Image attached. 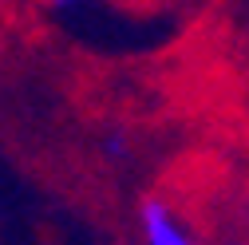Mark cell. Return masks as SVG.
Returning a JSON list of instances; mask_svg holds the SVG:
<instances>
[{
  "instance_id": "obj_1",
  "label": "cell",
  "mask_w": 249,
  "mask_h": 245,
  "mask_svg": "<svg viewBox=\"0 0 249 245\" xmlns=\"http://www.w3.org/2000/svg\"><path fill=\"white\" fill-rule=\"evenodd\" d=\"M139 233L146 245H202L198 233L186 226L166 198H142L139 206Z\"/></svg>"
},
{
  "instance_id": "obj_2",
  "label": "cell",
  "mask_w": 249,
  "mask_h": 245,
  "mask_svg": "<svg viewBox=\"0 0 249 245\" xmlns=\"http://www.w3.org/2000/svg\"><path fill=\"white\" fill-rule=\"evenodd\" d=\"M48 4H52V8H71L75 0H48Z\"/></svg>"
}]
</instances>
